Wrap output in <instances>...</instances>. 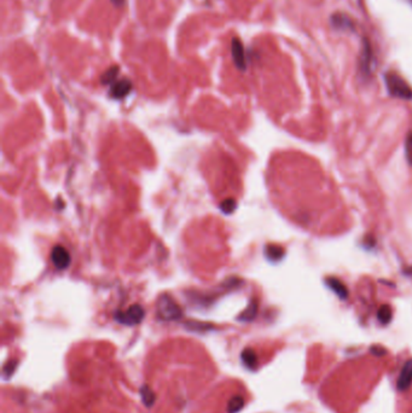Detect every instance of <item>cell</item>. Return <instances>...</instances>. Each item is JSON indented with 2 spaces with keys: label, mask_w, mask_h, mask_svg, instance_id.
Segmentation results:
<instances>
[{
  "label": "cell",
  "mask_w": 412,
  "mask_h": 413,
  "mask_svg": "<svg viewBox=\"0 0 412 413\" xmlns=\"http://www.w3.org/2000/svg\"><path fill=\"white\" fill-rule=\"evenodd\" d=\"M384 81L390 95L400 99H412V89L400 75L390 71L384 75Z\"/></svg>",
  "instance_id": "6da1fadb"
},
{
  "label": "cell",
  "mask_w": 412,
  "mask_h": 413,
  "mask_svg": "<svg viewBox=\"0 0 412 413\" xmlns=\"http://www.w3.org/2000/svg\"><path fill=\"white\" fill-rule=\"evenodd\" d=\"M157 313L160 318L167 321L176 320L183 316V312L178 303L168 295H162L157 301Z\"/></svg>",
  "instance_id": "7a4b0ae2"
},
{
  "label": "cell",
  "mask_w": 412,
  "mask_h": 413,
  "mask_svg": "<svg viewBox=\"0 0 412 413\" xmlns=\"http://www.w3.org/2000/svg\"><path fill=\"white\" fill-rule=\"evenodd\" d=\"M144 314L145 313H144V310L141 306L133 305L131 306L127 311L117 312V313L115 314V319H116L120 324L127 325V326H133V325H137L143 320Z\"/></svg>",
  "instance_id": "3957f363"
},
{
  "label": "cell",
  "mask_w": 412,
  "mask_h": 413,
  "mask_svg": "<svg viewBox=\"0 0 412 413\" xmlns=\"http://www.w3.org/2000/svg\"><path fill=\"white\" fill-rule=\"evenodd\" d=\"M375 68V58L374 52L371 50L370 44L368 40L364 41V49L362 53V61H360V70L365 78H370L371 74L374 73Z\"/></svg>",
  "instance_id": "277c9868"
},
{
  "label": "cell",
  "mask_w": 412,
  "mask_h": 413,
  "mask_svg": "<svg viewBox=\"0 0 412 413\" xmlns=\"http://www.w3.org/2000/svg\"><path fill=\"white\" fill-rule=\"evenodd\" d=\"M231 53H232V58H234L235 65H236L240 70H245V68H247V62H245L244 47H243L242 41H240V39H237V38L232 39Z\"/></svg>",
  "instance_id": "5b68a950"
},
{
  "label": "cell",
  "mask_w": 412,
  "mask_h": 413,
  "mask_svg": "<svg viewBox=\"0 0 412 413\" xmlns=\"http://www.w3.org/2000/svg\"><path fill=\"white\" fill-rule=\"evenodd\" d=\"M51 258H52L53 265L58 270H64L70 263V255L67 252L66 248H63L62 246H56L53 248L52 253H51Z\"/></svg>",
  "instance_id": "8992f818"
},
{
  "label": "cell",
  "mask_w": 412,
  "mask_h": 413,
  "mask_svg": "<svg viewBox=\"0 0 412 413\" xmlns=\"http://www.w3.org/2000/svg\"><path fill=\"white\" fill-rule=\"evenodd\" d=\"M132 90V82L127 79H122L120 81H115L110 89V95L115 99H122Z\"/></svg>",
  "instance_id": "52a82bcc"
},
{
  "label": "cell",
  "mask_w": 412,
  "mask_h": 413,
  "mask_svg": "<svg viewBox=\"0 0 412 413\" xmlns=\"http://www.w3.org/2000/svg\"><path fill=\"white\" fill-rule=\"evenodd\" d=\"M412 384V359L405 362L401 369V372L398 378V388L400 390H406Z\"/></svg>",
  "instance_id": "ba28073f"
},
{
  "label": "cell",
  "mask_w": 412,
  "mask_h": 413,
  "mask_svg": "<svg viewBox=\"0 0 412 413\" xmlns=\"http://www.w3.org/2000/svg\"><path fill=\"white\" fill-rule=\"evenodd\" d=\"M325 284L328 285V287L331 291L335 292L337 296L342 298V300H346V298L348 297V289H347L346 285L342 283L339 278H336V277H326Z\"/></svg>",
  "instance_id": "9c48e42d"
},
{
  "label": "cell",
  "mask_w": 412,
  "mask_h": 413,
  "mask_svg": "<svg viewBox=\"0 0 412 413\" xmlns=\"http://www.w3.org/2000/svg\"><path fill=\"white\" fill-rule=\"evenodd\" d=\"M331 25L335 29H341V31H354V23L344 13H335L331 16Z\"/></svg>",
  "instance_id": "30bf717a"
},
{
  "label": "cell",
  "mask_w": 412,
  "mask_h": 413,
  "mask_svg": "<svg viewBox=\"0 0 412 413\" xmlns=\"http://www.w3.org/2000/svg\"><path fill=\"white\" fill-rule=\"evenodd\" d=\"M284 248L277 246V244H269L265 248V255L272 262H278V261L282 260L284 257Z\"/></svg>",
  "instance_id": "8fae6325"
},
{
  "label": "cell",
  "mask_w": 412,
  "mask_h": 413,
  "mask_svg": "<svg viewBox=\"0 0 412 413\" xmlns=\"http://www.w3.org/2000/svg\"><path fill=\"white\" fill-rule=\"evenodd\" d=\"M240 356H242L243 364H244L245 366L249 367V369H255L256 365H258V355H256V353L254 351V349L245 348L244 350L242 351V354H240Z\"/></svg>",
  "instance_id": "7c38bea8"
},
{
  "label": "cell",
  "mask_w": 412,
  "mask_h": 413,
  "mask_svg": "<svg viewBox=\"0 0 412 413\" xmlns=\"http://www.w3.org/2000/svg\"><path fill=\"white\" fill-rule=\"evenodd\" d=\"M140 398L143 404L145 405L146 407H151L152 404H154L155 400H156V396H155L154 390L149 387L148 384H144L143 387L140 388Z\"/></svg>",
  "instance_id": "4fadbf2b"
},
{
  "label": "cell",
  "mask_w": 412,
  "mask_h": 413,
  "mask_svg": "<svg viewBox=\"0 0 412 413\" xmlns=\"http://www.w3.org/2000/svg\"><path fill=\"white\" fill-rule=\"evenodd\" d=\"M256 313H258V303H256V301H251L247 310L238 317V320L251 321L256 317Z\"/></svg>",
  "instance_id": "5bb4252c"
},
{
  "label": "cell",
  "mask_w": 412,
  "mask_h": 413,
  "mask_svg": "<svg viewBox=\"0 0 412 413\" xmlns=\"http://www.w3.org/2000/svg\"><path fill=\"white\" fill-rule=\"evenodd\" d=\"M119 71H120L119 65H112L111 68H109L108 70L102 75V79H101L102 84L103 85L114 84L115 80H116L117 78V75H119Z\"/></svg>",
  "instance_id": "9a60e30c"
},
{
  "label": "cell",
  "mask_w": 412,
  "mask_h": 413,
  "mask_svg": "<svg viewBox=\"0 0 412 413\" xmlns=\"http://www.w3.org/2000/svg\"><path fill=\"white\" fill-rule=\"evenodd\" d=\"M244 406V399L242 396H232L227 402V413H237Z\"/></svg>",
  "instance_id": "2e32d148"
},
{
  "label": "cell",
  "mask_w": 412,
  "mask_h": 413,
  "mask_svg": "<svg viewBox=\"0 0 412 413\" xmlns=\"http://www.w3.org/2000/svg\"><path fill=\"white\" fill-rule=\"evenodd\" d=\"M377 318H378V321L381 324H389L390 320H392V310H390L389 306L382 305L378 308V312H377Z\"/></svg>",
  "instance_id": "e0dca14e"
},
{
  "label": "cell",
  "mask_w": 412,
  "mask_h": 413,
  "mask_svg": "<svg viewBox=\"0 0 412 413\" xmlns=\"http://www.w3.org/2000/svg\"><path fill=\"white\" fill-rule=\"evenodd\" d=\"M17 365H18V361L16 360V359L7 361L6 364L4 365V367H2V375H4V377L5 378L11 377V376L13 375V372H15V370L17 369Z\"/></svg>",
  "instance_id": "ac0fdd59"
},
{
  "label": "cell",
  "mask_w": 412,
  "mask_h": 413,
  "mask_svg": "<svg viewBox=\"0 0 412 413\" xmlns=\"http://www.w3.org/2000/svg\"><path fill=\"white\" fill-rule=\"evenodd\" d=\"M236 207H237L236 201H235V199H232V198L225 199L223 203L220 204L221 210H223L225 214H231L232 212H235Z\"/></svg>",
  "instance_id": "d6986e66"
},
{
  "label": "cell",
  "mask_w": 412,
  "mask_h": 413,
  "mask_svg": "<svg viewBox=\"0 0 412 413\" xmlns=\"http://www.w3.org/2000/svg\"><path fill=\"white\" fill-rule=\"evenodd\" d=\"M405 155L408 159V162L412 166V132H410L406 137L405 140Z\"/></svg>",
  "instance_id": "ffe728a7"
},
{
  "label": "cell",
  "mask_w": 412,
  "mask_h": 413,
  "mask_svg": "<svg viewBox=\"0 0 412 413\" xmlns=\"http://www.w3.org/2000/svg\"><path fill=\"white\" fill-rule=\"evenodd\" d=\"M370 350H371V353L376 356H383L384 354L387 353L386 349H384L383 347H381V346H373Z\"/></svg>",
  "instance_id": "44dd1931"
},
{
  "label": "cell",
  "mask_w": 412,
  "mask_h": 413,
  "mask_svg": "<svg viewBox=\"0 0 412 413\" xmlns=\"http://www.w3.org/2000/svg\"><path fill=\"white\" fill-rule=\"evenodd\" d=\"M110 1L112 2V4L115 5V6L116 7H122L125 5V2H126V0H110Z\"/></svg>",
  "instance_id": "7402d4cb"
},
{
  "label": "cell",
  "mask_w": 412,
  "mask_h": 413,
  "mask_svg": "<svg viewBox=\"0 0 412 413\" xmlns=\"http://www.w3.org/2000/svg\"><path fill=\"white\" fill-rule=\"evenodd\" d=\"M404 273H405L406 276H412V266L411 267L405 268V270H404Z\"/></svg>",
  "instance_id": "603a6c76"
},
{
  "label": "cell",
  "mask_w": 412,
  "mask_h": 413,
  "mask_svg": "<svg viewBox=\"0 0 412 413\" xmlns=\"http://www.w3.org/2000/svg\"><path fill=\"white\" fill-rule=\"evenodd\" d=\"M411 1H412V0H411Z\"/></svg>",
  "instance_id": "cb8c5ba5"
}]
</instances>
